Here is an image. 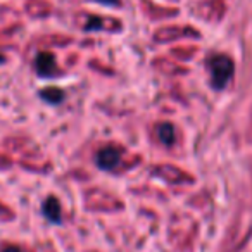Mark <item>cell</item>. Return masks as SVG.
<instances>
[{
  "instance_id": "7",
  "label": "cell",
  "mask_w": 252,
  "mask_h": 252,
  "mask_svg": "<svg viewBox=\"0 0 252 252\" xmlns=\"http://www.w3.org/2000/svg\"><path fill=\"white\" fill-rule=\"evenodd\" d=\"M0 252H23L19 247H16V245H7V247H4Z\"/></svg>"
},
{
  "instance_id": "5",
  "label": "cell",
  "mask_w": 252,
  "mask_h": 252,
  "mask_svg": "<svg viewBox=\"0 0 252 252\" xmlns=\"http://www.w3.org/2000/svg\"><path fill=\"white\" fill-rule=\"evenodd\" d=\"M156 131H158L159 140L164 145L171 147L175 144V128H173L171 123H161V125H158V130Z\"/></svg>"
},
{
  "instance_id": "2",
  "label": "cell",
  "mask_w": 252,
  "mask_h": 252,
  "mask_svg": "<svg viewBox=\"0 0 252 252\" xmlns=\"http://www.w3.org/2000/svg\"><path fill=\"white\" fill-rule=\"evenodd\" d=\"M119 161H121V151L118 147L107 145L97 152V164L102 169H114Z\"/></svg>"
},
{
  "instance_id": "3",
  "label": "cell",
  "mask_w": 252,
  "mask_h": 252,
  "mask_svg": "<svg viewBox=\"0 0 252 252\" xmlns=\"http://www.w3.org/2000/svg\"><path fill=\"white\" fill-rule=\"evenodd\" d=\"M35 67H36V73L43 78H50L57 73V64H56V57L54 54L50 52H40L36 56L35 61Z\"/></svg>"
},
{
  "instance_id": "6",
  "label": "cell",
  "mask_w": 252,
  "mask_h": 252,
  "mask_svg": "<svg viewBox=\"0 0 252 252\" xmlns=\"http://www.w3.org/2000/svg\"><path fill=\"white\" fill-rule=\"evenodd\" d=\"M40 95H42L43 100H47L49 104H59V102H63V98H64V92L56 87L45 88V90H42Z\"/></svg>"
},
{
  "instance_id": "1",
  "label": "cell",
  "mask_w": 252,
  "mask_h": 252,
  "mask_svg": "<svg viewBox=\"0 0 252 252\" xmlns=\"http://www.w3.org/2000/svg\"><path fill=\"white\" fill-rule=\"evenodd\" d=\"M211 71V81H213V87L216 90H221V88L226 87V83L231 80V74H233V61L228 56H223V54H218V56H213L207 63Z\"/></svg>"
},
{
  "instance_id": "4",
  "label": "cell",
  "mask_w": 252,
  "mask_h": 252,
  "mask_svg": "<svg viewBox=\"0 0 252 252\" xmlns=\"http://www.w3.org/2000/svg\"><path fill=\"white\" fill-rule=\"evenodd\" d=\"M43 216L52 223H61L63 220V209H61V202L57 197H49L43 202Z\"/></svg>"
}]
</instances>
